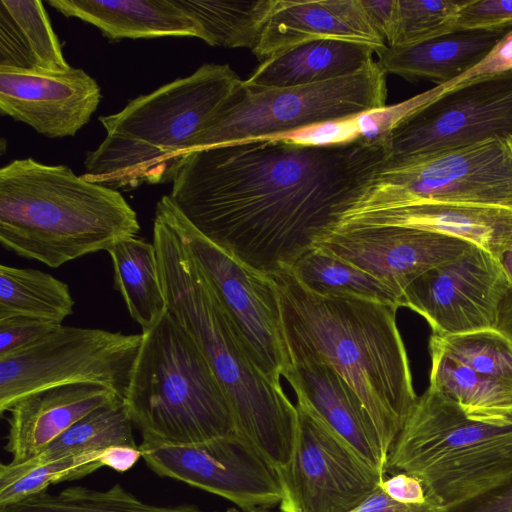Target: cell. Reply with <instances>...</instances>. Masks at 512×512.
<instances>
[{
  "label": "cell",
  "instance_id": "e575fe53",
  "mask_svg": "<svg viewBox=\"0 0 512 512\" xmlns=\"http://www.w3.org/2000/svg\"><path fill=\"white\" fill-rule=\"evenodd\" d=\"M430 340L475 372L512 386V340L497 328L432 334Z\"/></svg>",
  "mask_w": 512,
  "mask_h": 512
},
{
  "label": "cell",
  "instance_id": "2e32d148",
  "mask_svg": "<svg viewBox=\"0 0 512 512\" xmlns=\"http://www.w3.org/2000/svg\"><path fill=\"white\" fill-rule=\"evenodd\" d=\"M315 246L379 279L402 305L403 293L415 279L459 257L473 244L411 227L342 225Z\"/></svg>",
  "mask_w": 512,
  "mask_h": 512
},
{
  "label": "cell",
  "instance_id": "d590c367",
  "mask_svg": "<svg viewBox=\"0 0 512 512\" xmlns=\"http://www.w3.org/2000/svg\"><path fill=\"white\" fill-rule=\"evenodd\" d=\"M464 0H398L396 25L388 47L413 46L455 31Z\"/></svg>",
  "mask_w": 512,
  "mask_h": 512
},
{
  "label": "cell",
  "instance_id": "484cf974",
  "mask_svg": "<svg viewBox=\"0 0 512 512\" xmlns=\"http://www.w3.org/2000/svg\"><path fill=\"white\" fill-rule=\"evenodd\" d=\"M107 252L115 288L142 333L148 331L168 311L154 243L131 236L118 240Z\"/></svg>",
  "mask_w": 512,
  "mask_h": 512
},
{
  "label": "cell",
  "instance_id": "6da1fadb",
  "mask_svg": "<svg viewBox=\"0 0 512 512\" xmlns=\"http://www.w3.org/2000/svg\"><path fill=\"white\" fill-rule=\"evenodd\" d=\"M387 156L386 141L236 142L186 156L169 196L205 238L273 277L338 226Z\"/></svg>",
  "mask_w": 512,
  "mask_h": 512
},
{
  "label": "cell",
  "instance_id": "9a60e30c",
  "mask_svg": "<svg viewBox=\"0 0 512 512\" xmlns=\"http://www.w3.org/2000/svg\"><path fill=\"white\" fill-rule=\"evenodd\" d=\"M510 287L500 262L473 245L415 279L403 293L402 306L421 315L436 335L496 328Z\"/></svg>",
  "mask_w": 512,
  "mask_h": 512
},
{
  "label": "cell",
  "instance_id": "ee69618b",
  "mask_svg": "<svg viewBox=\"0 0 512 512\" xmlns=\"http://www.w3.org/2000/svg\"><path fill=\"white\" fill-rule=\"evenodd\" d=\"M142 457L139 446L114 445L103 450L100 459L103 467L124 473L130 470Z\"/></svg>",
  "mask_w": 512,
  "mask_h": 512
},
{
  "label": "cell",
  "instance_id": "7dc6e473",
  "mask_svg": "<svg viewBox=\"0 0 512 512\" xmlns=\"http://www.w3.org/2000/svg\"><path fill=\"white\" fill-rule=\"evenodd\" d=\"M225 512H273V511H270L269 509H262V508H256V509H250V510H242L239 508H230V509L226 510ZM279 512H281V511H279Z\"/></svg>",
  "mask_w": 512,
  "mask_h": 512
},
{
  "label": "cell",
  "instance_id": "3957f363",
  "mask_svg": "<svg viewBox=\"0 0 512 512\" xmlns=\"http://www.w3.org/2000/svg\"><path fill=\"white\" fill-rule=\"evenodd\" d=\"M153 243L168 311L196 343L229 402L235 432L276 469L288 465L298 412L258 366L245 338L191 257L173 220L157 219Z\"/></svg>",
  "mask_w": 512,
  "mask_h": 512
},
{
  "label": "cell",
  "instance_id": "8d00e7d4",
  "mask_svg": "<svg viewBox=\"0 0 512 512\" xmlns=\"http://www.w3.org/2000/svg\"><path fill=\"white\" fill-rule=\"evenodd\" d=\"M512 27V0H464L455 31H506Z\"/></svg>",
  "mask_w": 512,
  "mask_h": 512
},
{
  "label": "cell",
  "instance_id": "7402d4cb",
  "mask_svg": "<svg viewBox=\"0 0 512 512\" xmlns=\"http://www.w3.org/2000/svg\"><path fill=\"white\" fill-rule=\"evenodd\" d=\"M63 14L87 22L108 39L189 36L201 39L198 23L176 0H49Z\"/></svg>",
  "mask_w": 512,
  "mask_h": 512
},
{
  "label": "cell",
  "instance_id": "1f68e13d",
  "mask_svg": "<svg viewBox=\"0 0 512 512\" xmlns=\"http://www.w3.org/2000/svg\"><path fill=\"white\" fill-rule=\"evenodd\" d=\"M0 512H204L193 504L157 506L141 501L122 485L107 490L81 486L68 487L58 493L47 491L0 508Z\"/></svg>",
  "mask_w": 512,
  "mask_h": 512
},
{
  "label": "cell",
  "instance_id": "74e56055",
  "mask_svg": "<svg viewBox=\"0 0 512 512\" xmlns=\"http://www.w3.org/2000/svg\"><path fill=\"white\" fill-rule=\"evenodd\" d=\"M58 326L29 317L0 319V358L31 345Z\"/></svg>",
  "mask_w": 512,
  "mask_h": 512
},
{
  "label": "cell",
  "instance_id": "ab89813d",
  "mask_svg": "<svg viewBox=\"0 0 512 512\" xmlns=\"http://www.w3.org/2000/svg\"><path fill=\"white\" fill-rule=\"evenodd\" d=\"M352 512H450L445 507L428 499L423 504H405L392 499L380 485Z\"/></svg>",
  "mask_w": 512,
  "mask_h": 512
},
{
  "label": "cell",
  "instance_id": "bcb514c9",
  "mask_svg": "<svg viewBox=\"0 0 512 512\" xmlns=\"http://www.w3.org/2000/svg\"><path fill=\"white\" fill-rule=\"evenodd\" d=\"M512 287V245L502 254L498 260Z\"/></svg>",
  "mask_w": 512,
  "mask_h": 512
},
{
  "label": "cell",
  "instance_id": "f35d334b",
  "mask_svg": "<svg viewBox=\"0 0 512 512\" xmlns=\"http://www.w3.org/2000/svg\"><path fill=\"white\" fill-rule=\"evenodd\" d=\"M512 70V30H509L488 55L475 67L450 83L444 84L445 92L481 78Z\"/></svg>",
  "mask_w": 512,
  "mask_h": 512
},
{
  "label": "cell",
  "instance_id": "4fadbf2b",
  "mask_svg": "<svg viewBox=\"0 0 512 512\" xmlns=\"http://www.w3.org/2000/svg\"><path fill=\"white\" fill-rule=\"evenodd\" d=\"M170 210L191 257L245 338L258 366L280 382L291 358L273 278L244 265L205 238L171 198Z\"/></svg>",
  "mask_w": 512,
  "mask_h": 512
},
{
  "label": "cell",
  "instance_id": "f6af8a7d",
  "mask_svg": "<svg viewBox=\"0 0 512 512\" xmlns=\"http://www.w3.org/2000/svg\"><path fill=\"white\" fill-rule=\"evenodd\" d=\"M496 328L512 340V287L499 305Z\"/></svg>",
  "mask_w": 512,
  "mask_h": 512
},
{
  "label": "cell",
  "instance_id": "7c38bea8",
  "mask_svg": "<svg viewBox=\"0 0 512 512\" xmlns=\"http://www.w3.org/2000/svg\"><path fill=\"white\" fill-rule=\"evenodd\" d=\"M512 136V70L448 90L390 134L383 167L406 166L433 155Z\"/></svg>",
  "mask_w": 512,
  "mask_h": 512
},
{
  "label": "cell",
  "instance_id": "d4e9b609",
  "mask_svg": "<svg viewBox=\"0 0 512 512\" xmlns=\"http://www.w3.org/2000/svg\"><path fill=\"white\" fill-rule=\"evenodd\" d=\"M70 68L41 1H0V69L56 73Z\"/></svg>",
  "mask_w": 512,
  "mask_h": 512
},
{
  "label": "cell",
  "instance_id": "7bdbcfd3",
  "mask_svg": "<svg viewBox=\"0 0 512 512\" xmlns=\"http://www.w3.org/2000/svg\"><path fill=\"white\" fill-rule=\"evenodd\" d=\"M450 512H512V479L487 495Z\"/></svg>",
  "mask_w": 512,
  "mask_h": 512
},
{
  "label": "cell",
  "instance_id": "277c9868",
  "mask_svg": "<svg viewBox=\"0 0 512 512\" xmlns=\"http://www.w3.org/2000/svg\"><path fill=\"white\" fill-rule=\"evenodd\" d=\"M137 214L118 190L66 165L16 159L0 170V243L51 268L137 236Z\"/></svg>",
  "mask_w": 512,
  "mask_h": 512
},
{
  "label": "cell",
  "instance_id": "4dcf8cb0",
  "mask_svg": "<svg viewBox=\"0 0 512 512\" xmlns=\"http://www.w3.org/2000/svg\"><path fill=\"white\" fill-rule=\"evenodd\" d=\"M290 271L303 286L319 294L355 295L402 306L401 299L379 279L316 246Z\"/></svg>",
  "mask_w": 512,
  "mask_h": 512
},
{
  "label": "cell",
  "instance_id": "b9f144b4",
  "mask_svg": "<svg viewBox=\"0 0 512 512\" xmlns=\"http://www.w3.org/2000/svg\"><path fill=\"white\" fill-rule=\"evenodd\" d=\"M360 1L373 29L388 45L396 25L398 0Z\"/></svg>",
  "mask_w": 512,
  "mask_h": 512
},
{
  "label": "cell",
  "instance_id": "4316f807",
  "mask_svg": "<svg viewBox=\"0 0 512 512\" xmlns=\"http://www.w3.org/2000/svg\"><path fill=\"white\" fill-rule=\"evenodd\" d=\"M444 85H437L407 100L361 114L275 135L267 139L284 140L308 146H333L355 142L388 140L393 130L412 114L441 96Z\"/></svg>",
  "mask_w": 512,
  "mask_h": 512
},
{
  "label": "cell",
  "instance_id": "cb8c5ba5",
  "mask_svg": "<svg viewBox=\"0 0 512 512\" xmlns=\"http://www.w3.org/2000/svg\"><path fill=\"white\" fill-rule=\"evenodd\" d=\"M508 31H453L409 47L386 46L376 62L386 75L443 85L475 67Z\"/></svg>",
  "mask_w": 512,
  "mask_h": 512
},
{
  "label": "cell",
  "instance_id": "836d02e7",
  "mask_svg": "<svg viewBox=\"0 0 512 512\" xmlns=\"http://www.w3.org/2000/svg\"><path fill=\"white\" fill-rule=\"evenodd\" d=\"M104 450V449H103ZM103 450L68 455L45 462L0 464V508L47 491L50 485L77 480L103 467Z\"/></svg>",
  "mask_w": 512,
  "mask_h": 512
},
{
  "label": "cell",
  "instance_id": "d6986e66",
  "mask_svg": "<svg viewBox=\"0 0 512 512\" xmlns=\"http://www.w3.org/2000/svg\"><path fill=\"white\" fill-rule=\"evenodd\" d=\"M123 399L98 384L77 383L32 392L9 410L5 450L12 463L27 461L98 407Z\"/></svg>",
  "mask_w": 512,
  "mask_h": 512
},
{
  "label": "cell",
  "instance_id": "c3c4849f",
  "mask_svg": "<svg viewBox=\"0 0 512 512\" xmlns=\"http://www.w3.org/2000/svg\"><path fill=\"white\" fill-rule=\"evenodd\" d=\"M506 142L510 148V151L512 152V136H510L508 139H506Z\"/></svg>",
  "mask_w": 512,
  "mask_h": 512
},
{
  "label": "cell",
  "instance_id": "8992f818",
  "mask_svg": "<svg viewBox=\"0 0 512 512\" xmlns=\"http://www.w3.org/2000/svg\"><path fill=\"white\" fill-rule=\"evenodd\" d=\"M387 469L418 478L449 511L466 505L512 479V411L468 414L428 387L396 437Z\"/></svg>",
  "mask_w": 512,
  "mask_h": 512
},
{
  "label": "cell",
  "instance_id": "8fae6325",
  "mask_svg": "<svg viewBox=\"0 0 512 512\" xmlns=\"http://www.w3.org/2000/svg\"><path fill=\"white\" fill-rule=\"evenodd\" d=\"M297 438L288 465L277 469L281 512H352L380 485L384 473L296 394Z\"/></svg>",
  "mask_w": 512,
  "mask_h": 512
},
{
  "label": "cell",
  "instance_id": "30bf717a",
  "mask_svg": "<svg viewBox=\"0 0 512 512\" xmlns=\"http://www.w3.org/2000/svg\"><path fill=\"white\" fill-rule=\"evenodd\" d=\"M142 334L64 326L0 358V413L45 388L92 383L125 397Z\"/></svg>",
  "mask_w": 512,
  "mask_h": 512
},
{
  "label": "cell",
  "instance_id": "5bb4252c",
  "mask_svg": "<svg viewBox=\"0 0 512 512\" xmlns=\"http://www.w3.org/2000/svg\"><path fill=\"white\" fill-rule=\"evenodd\" d=\"M139 448L157 475L215 494L239 509H269L282 500L277 469L236 433L183 445L142 440Z\"/></svg>",
  "mask_w": 512,
  "mask_h": 512
},
{
  "label": "cell",
  "instance_id": "9c48e42d",
  "mask_svg": "<svg viewBox=\"0 0 512 512\" xmlns=\"http://www.w3.org/2000/svg\"><path fill=\"white\" fill-rule=\"evenodd\" d=\"M417 204L512 211V152L506 140H486L402 167L382 166L343 216Z\"/></svg>",
  "mask_w": 512,
  "mask_h": 512
},
{
  "label": "cell",
  "instance_id": "603a6c76",
  "mask_svg": "<svg viewBox=\"0 0 512 512\" xmlns=\"http://www.w3.org/2000/svg\"><path fill=\"white\" fill-rule=\"evenodd\" d=\"M367 44L322 39L299 44L260 62L243 84L257 88H287L353 75L375 60Z\"/></svg>",
  "mask_w": 512,
  "mask_h": 512
},
{
  "label": "cell",
  "instance_id": "ffe728a7",
  "mask_svg": "<svg viewBox=\"0 0 512 512\" xmlns=\"http://www.w3.org/2000/svg\"><path fill=\"white\" fill-rule=\"evenodd\" d=\"M342 225L411 227L464 240L497 260L512 245V211L476 205L417 204L345 215Z\"/></svg>",
  "mask_w": 512,
  "mask_h": 512
},
{
  "label": "cell",
  "instance_id": "60d3db41",
  "mask_svg": "<svg viewBox=\"0 0 512 512\" xmlns=\"http://www.w3.org/2000/svg\"><path fill=\"white\" fill-rule=\"evenodd\" d=\"M383 491L392 499L405 504H423L428 501L422 482L413 475L401 472L380 483Z\"/></svg>",
  "mask_w": 512,
  "mask_h": 512
},
{
  "label": "cell",
  "instance_id": "52a82bcc",
  "mask_svg": "<svg viewBox=\"0 0 512 512\" xmlns=\"http://www.w3.org/2000/svg\"><path fill=\"white\" fill-rule=\"evenodd\" d=\"M141 334L124 403L142 440L183 445L236 433L217 377L172 313Z\"/></svg>",
  "mask_w": 512,
  "mask_h": 512
},
{
  "label": "cell",
  "instance_id": "83f0119b",
  "mask_svg": "<svg viewBox=\"0 0 512 512\" xmlns=\"http://www.w3.org/2000/svg\"><path fill=\"white\" fill-rule=\"evenodd\" d=\"M74 304L68 285L54 276L0 265V319L29 317L62 325Z\"/></svg>",
  "mask_w": 512,
  "mask_h": 512
},
{
  "label": "cell",
  "instance_id": "f1b7e54d",
  "mask_svg": "<svg viewBox=\"0 0 512 512\" xmlns=\"http://www.w3.org/2000/svg\"><path fill=\"white\" fill-rule=\"evenodd\" d=\"M198 23L211 46L255 48L275 0H176Z\"/></svg>",
  "mask_w": 512,
  "mask_h": 512
},
{
  "label": "cell",
  "instance_id": "f546056e",
  "mask_svg": "<svg viewBox=\"0 0 512 512\" xmlns=\"http://www.w3.org/2000/svg\"><path fill=\"white\" fill-rule=\"evenodd\" d=\"M429 388L454 399L468 414L498 415L512 411V386L481 375L429 340Z\"/></svg>",
  "mask_w": 512,
  "mask_h": 512
},
{
  "label": "cell",
  "instance_id": "5b68a950",
  "mask_svg": "<svg viewBox=\"0 0 512 512\" xmlns=\"http://www.w3.org/2000/svg\"><path fill=\"white\" fill-rule=\"evenodd\" d=\"M228 64L206 63L121 111L100 116L106 131L82 176L115 190L172 182L207 124L242 83Z\"/></svg>",
  "mask_w": 512,
  "mask_h": 512
},
{
  "label": "cell",
  "instance_id": "ac0fdd59",
  "mask_svg": "<svg viewBox=\"0 0 512 512\" xmlns=\"http://www.w3.org/2000/svg\"><path fill=\"white\" fill-rule=\"evenodd\" d=\"M322 39L363 43L376 52L387 46L360 0H275L251 52L262 62L299 44Z\"/></svg>",
  "mask_w": 512,
  "mask_h": 512
},
{
  "label": "cell",
  "instance_id": "e0dca14e",
  "mask_svg": "<svg viewBox=\"0 0 512 512\" xmlns=\"http://www.w3.org/2000/svg\"><path fill=\"white\" fill-rule=\"evenodd\" d=\"M101 90L83 69L27 73L0 69V112L49 138L74 136L98 108Z\"/></svg>",
  "mask_w": 512,
  "mask_h": 512
},
{
  "label": "cell",
  "instance_id": "44dd1931",
  "mask_svg": "<svg viewBox=\"0 0 512 512\" xmlns=\"http://www.w3.org/2000/svg\"><path fill=\"white\" fill-rule=\"evenodd\" d=\"M283 377L295 394L302 395L339 435L385 474L388 458L371 421L354 393L328 363L314 357L292 358Z\"/></svg>",
  "mask_w": 512,
  "mask_h": 512
},
{
  "label": "cell",
  "instance_id": "7a4b0ae2",
  "mask_svg": "<svg viewBox=\"0 0 512 512\" xmlns=\"http://www.w3.org/2000/svg\"><path fill=\"white\" fill-rule=\"evenodd\" d=\"M272 278L290 358L314 357L337 372L360 402L388 458L418 398L397 326L399 306L355 295L319 294L290 270Z\"/></svg>",
  "mask_w": 512,
  "mask_h": 512
},
{
  "label": "cell",
  "instance_id": "ba28073f",
  "mask_svg": "<svg viewBox=\"0 0 512 512\" xmlns=\"http://www.w3.org/2000/svg\"><path fill=\"white\" fill-rule=\"evenodd\" d=\"M386 99V73L376 61L353 75L304 86L257 88L242 81L199 135L192 152L355 116L386 106Z\"/></svg>",
  "mask_w": 512,
  "mask_h": 512
},
{
  "label": "cell",
  "instance_id": "d6a6232c",
  "mask_svg": "<svg viewBox=\"0 0 512 512\" xmlns=\"http://www.w3.org/2000/svg\"><path fill=\"white\" fill-rule=\"evenodd\" d=\"M133 425L124 400L119 399L88 413L29 460L45 462L114 445L137 446Z\"/></svg>",
  "mask_w": 512,
  "mask_h": 512
}]
</instances>
